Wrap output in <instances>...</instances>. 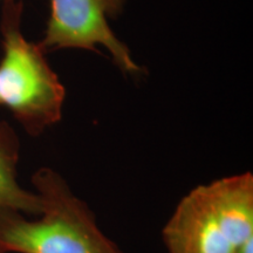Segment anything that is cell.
<instances>
[{
    "mask_svg": "<svg viewBox=\"0 0 253 253\" xmlns=\"http://www.w3.org/2000/svg\"><path fill=\"white\" fill-rule=\"evenodd\" d=\"M168 253H236L253 238V175L245 171L194 188L163 227Z\"/></svg>",
    "mask_w": 253,
    "mask_h": 253,
    "instance_id": "obj_2",
    "label": "cell"
},
{
    "mask_svg": "<svg viewBox=\"0 0 253 253\" xmlns=\"http://www.w3.org/2000/svg\"><path fill=\"white\" fill-rule=\"evenodd\" d=\"M126 0H50V14L43 39V52L77 48L99 53L102 46L123 73L138 75L141 67L131 58L130 50L109 26Z\"/></svg>",
    "mask_w": 253,
    "mask_h": 253,
    "instance_id": "obj_4",
    "label": "cell"
},
{
    "mask_svg": "<svg viewBox=\"0 0 253 253\" xmlns=\"http://www.w3.org/2000/svg\"><path fill=\"white\" fill-rule=\"evenodd\" d=\"M20 141L12 126L0 121V214L20 212L39 216L40 201L33 190L24 188L18 179Z\"/></svg>",
    "mask_w": 253,
    "mask_h": 253,
    "instance_id": "obj_5",
    "label": "cell"
},
{
    "mask_svg": "<svg viewBox=\"0 0 253 253\" xmlns=\"http://www.w3.org/2000/svg\"><path fill=\"white\" fill-rule=\"evenodd\" d=\"M24 6L4 0L0 20V106L30 136H39L62 118L66 90L47 62L45 52L21 32Z\"/></svg>",
    "mask_w": 253,
    "mask_h": 253,
    "instance_id": "obj_3",
    "label": "cell"
},
{
    "mask_svg": "<svg viewBox=\"0 0 253 253\" xmlns=\"http://www.w3.org/2000/svg\"><path fill=\"white\" fill-rule=\"evenodd\" d=\"M31 182L40 214L36 219L20 212L0 214V253H122L58 171L40 168Z\"/></svg>",
    "mask_w": 253,
    "mask_h": 253,
    "instance_id": "obj_1",
    "label": "cell"
}]
</instances>
